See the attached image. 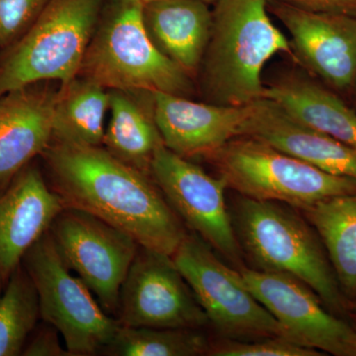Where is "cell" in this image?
I'll list each match as a JSON object with an SVG mask.
<instances>
[{
  "instance_id": "obj_1",
  "label": "cell",
  "mask_w": 356,
  "mask_h": 356,
  "mask_svg": "<svg viewBox=\"0 0 356 356\" xmlns=\"http://www.w3.org/2000/svg\"><path fill=\"white\" fill-rule=\"evenodd\" d=\"M51 188L65 208L84 211L132 236L140 247L175 254L187 235L184 222L153 178L102 146L58 142L44 152Z\"/></svg>"
},
{
  "instance_id": "obj_2",
  "label": "cell",
  "mask_w": 356,
  "mask_h": 356,
  "mask_svg": "<svg viewBox=\"0 0 356 356\" xmlns=\"http://www.w3.org/2000/svg\"><path fill=\"white\" fill-rule=\"evenodd\" d=\"M270 0H217L202 65L208 102L245 106L261 99L262 70L289 40L268 15Z\"/></svg>"
},
{
  "instance_id": "obj_3",
  "label": "cell",
  "mask_w": 356,
  "mask_h": 356,
  "mask_svg": "<svg viewBox=\"0 0 356 356\" xmlns=\"http://www.w3.org/2000/svg\"><path fill=\"white\" fill-rule=\"evenodd\" d=\"M142 0H105L79 76L108 90L188 97L191 76L158 50L147 34Z\"/></svg>"
},
{
  "instance_id": "obj_4",
  "label": "cell",
  "mask_w": 356,
  "mask_h": 356,
  "mask_svg": "<svg viewBox=\"0 0 356 356\" xmlns=\"http://www.w3.org/2000/svg\"><path fill=\"white\" fill-rule=\"evenodd\" d=\"M282 203L243 197L236 210V234L255 269L289 274L305 283L332 311L346 298L317 235Z\"/></svg>"
},
{
  "instance_id": "obj_5",
  "label": "cell",
  "mask_w": 356,
  "mask_h": 356,
  "mask_svg": "<svg viewBox=\"0 0 356 356\" xmlns=\"http://www.w3.org/2000/svg\"><path fill=\"white\" fill-rule=\"evenodd\" d=\"M227 187L243 197L302 211L321 201L356 193V180L321 170L262 140L240 136L210 154Z\"/></svg>"
},
{
  "instance_id": "obj_6",
  "label": "cell",
  "mask_w": 356,
  "mask_h": 356,
  "mask_svg": "<svg viewBox=\"0 0 356 356\" xmlns=\"http://www.w3.org/2000/svg\"><path fill=\"white\" fill-rule=\"evenodd\" d=\"M105 0H49L0 64V95L79 76Z\"/></svg>"
},
{
  "instance_id": "obj_7",
  "label": "cell",
  "mask_w": 356,
  "mask_h": 356,
  "mask_svg": "<svg viewBox=\"0 0 356 356\" xmlns=\"http://www.w3.org/2000/svg\"><path fill=\"white\" fill-rule=\"evenodd\" d=\"M23 267L38 293L40 313L63 337L70 355L106 350L121 329L79 277L70 273L49 231L23 257Z\"/></svg>"
},
{
  "instance_id": "obj_8",
  "label": "cell",
  "mask_w": 356,
  "mask_h": 356,
  "mask_svg": "<svg viewBox=\"0 0 356 356\" xmlns=\"http://www.w3.org/2000/svg\"><path fill=\"white\" fill-rule=\"evenodd\" d=\"M212 250L196 234H187L172 259L222 339L286 337L277 321L248 289L240 271L227 266Z\"/></svg>"
},
{
  "instance_id": "obj_9",
  "label": "cell",
  "mask_w": 356,
  "mask_h": 356,
  "mask_svg": "<svg viewBox=\"0 0 356 356\" xmlns=\"http://www.w3.org/2000/svg\"><path fill=\"white\" fill-rule=\"evenodd\" d=\"M49 234L65 264L79 274L103 310L117 315L122 285L139 243L125 232L74 208L58 213Z\"/></svg>"
},
{
  "instance_id": "obj_10",
  "label": "cell",
  "mask_w": 356,
  "mask_h": 356,
  "mask_svg": "<svg viewBox=\"0 0 356 356\" xmlns=\"http://www.w3.org/2000/svg\"><path fill=\"white\" fill-rule=\"evenodd\" d=\"M151 177L184 224L225 259L242 266V248L225 197L228 187L221 177H211L165 145L154 153Z\"/></svg>"
},
{
  "instance_id": "obj_11",
  "label": "cell",
  "mask_w": 356,
  "mask_h": 356,
  "mask_svg": "<svg viewBox=\"0 0 356 356\" xmlns=\"http://www.w3.org/2000/svg\"><path fill=\"white\" fill-rule=\"evenodd\" d=\"M117 315L123 327L199 330L209 324L172 255L143 247L122 285Z\"/></svg>"
},
{
  "instance_id": "obj_12",
  "label": "cell",
  "mask_w": 356,
  "mask_h": 356,
  "mask_svg": "<svg viewBox=\"0 0 356 356\" xmlns=\"http://www.w3.org/2000/svg\"><path fill=\"white\" fill-rule=\"evenodd\" d=\"M245 285L287 339L321 353L355 356L356 327L325 311L320 297L289 274L240 269Z\"/></svg>"
},
{
  "instance_id": "obj_13",
  "label": "cell",
  "mask_w": 356,
  "mask_h": 356,
  "mask_svg": "<svg viewBox=\"0 0 356 356\" xmlns=\"http://www.w3.org/2000/svg\"><path fill=\"white\" fill-rule=\"evenodd\" d=\"M271 9L286 28L290 46L306 69L337 90L356 79V14L314 13L273 1Z\"/></svg>"
},
{
  "instance_id": "obj_14",
  "label": "cell",
  "mask_w": 356,
  "mask_h": 356,
  "mask_svg": "<svg viewBox=\"0 0 356 356\" xmlns=\"http://www.w3.org/2000/svg\"><path fill=\"white\" fill-rule=\"evenodd\" d=\"M151 95L154 120L163 145L187 159H207L240 137L252 108V104L232 106L196 102L170 93Z\"/></svg>"
},
{
  "instance_id": "obj_15",
  "label": "cell",
  "mask_w": 356,
  "mask_h": 356,
  "mask_svg": "<svg viewBox=\"0 0 356 356\" xmlns=\"http://www.w3.org/2000/svg\"><path fill=\"white\" fill-rule=\"evenodd\" d=\"M64 209L36 168H24L0 194V275L10 277Z\"/></svg>"
},
{
  "instance_id": "obj_16",
  "label": "cell",
  "mask_w": 356,
  "mask_h": 356,
  "mask_svg": "<svg viewBox=\"0 0 356 356\" xmlns=\"http://www.w3.org/2000/svg\"><path fill=\"white\" fill-rule=\"evenodd\" d=\"M270 145L321 170L356 180V152L294 118L273 100L252 103L242 135Z\"/></svg>"
},
{
  "instance_id": "obj_17",
  "label": "cell",
  "mask_w": 356,
  "mask_h": 356,
  "mask_svg": "<svg viewBox=\"0 0 356 356\" xmlns=\"http://www.w3.org/2000/svg\"><path fill=\"white\" fill-rule=\"evenodd\" d=\"M31 86L0 95V189L6 188L54 139L56 93Z\"/></svg>"
},
{
  "instance_id": "obj_18",
  "label": "cell",
  "mask_w": 356,
  "mask_h": 356,
  "mask_svg": "<svg viewBox=\"0 0 356 356\" xmlns=\"http://www.w3.org/2000/svg\"><path fill=\"white\" fill-rule=\"evenodd\" d=\"M209 6L203 0H152L143 7L145 27L154 46L191 76L202 65L209 42Z\"/></svg>"
},
{
  "instance_id": "obj_19",
  "label": "cell",
  "mask_w": 356,
  "mask_h": 356,
  "mask_svg": "<svg viewBox=\"0 0 356 356\" xmlns=\"http://www.w3.org/2000/svg\"><path fill=\"white\" fill-rule=\"evenodd\" d=\"M262 97L356 152L355 112L321 84L306 77L287 76L266 86Z\"/></svg>"
},
{
  "instance_id": "obj_20",
  "label": "cell",
  "mask_w": 356,
  "mask_h": 356,
  "mask_svg": "<svg viewBox=\"0 0 356 356\" xmlns=\"http://www.w3.org/2000/svg\"><path fill=\"white\" fill-rule=\"evenodd\" d=\"M110 90L76 76L62 84L54 102V139L83 146H102Z\"/></svg>"
},
{
  "instance_id": "obj_21",
  "label": "cell",
  "mask_w": 356,
  "mask_h": 356,
  "mask_svg": "<svg viewBox=\"0 0 356 356\" xmlns=\"http://www.w3.org/2000/svg\"><path fill=\"white\" fill-rule=\"evenodd\" d=\"M303 212L322 241L341 291L356 297V193L321 201Z\"/></svg>"
},
{
  "instance_id": "obj_22",
  "label": "cell",
  "mask_w": 356,
  "mask_h": 356,
  "mask_svg": "<svg viewBox=\"0 0 356 356\" xmlns=\"http://www.w3.org/2000/svg\"><path fill=\"white\" fill-rule=\"evenodd\" d=\"M109 111L111 116L103 147L115 158L151 177L154 153L163 145L153 115H147L127 92L119 90H110Z\"/></svg>"
},
{
  "instance_id": "obj_23",
  "label": "cell",
  "mask_w": 356,
  "mask_h": 356,
  "mask_svg": "<svg viewBox=\"0 0 356 356\" xmlns=\"http://www.w3.org/2000/svg\"><path fill=\"white\" fill-rule=\"evenodd\" d=\"M40 313L38 293L24 267L18 266L0 297V356L22 355Z\"/></svg>"
},
{
  "instance_id": "obj_24",
  "label": "cell",
  "mask_w": 356,
  "mask_h": 356,
  "mask_svg": "<svg viewBox=\"0 0 356 356\" xmlns=\"http://www.w3.org/2000/svg\"><path fill=\"white\" fill-rule=\"evenodd\" d=\"M211 343L193 329L123 327L106 350L118 356L208 355Z\"/></svg>"
},
{
  "instance_id": "obj_25",
  "label": "cell",
  "mask_w": 356,
  "mask_h": 356,
  "mask_svg": "<svg viewBox=\"0 0 356 356\" xmlns=\"http://www.w3.org/2000/svg\"><path fill=\"white\" fill-rule=\"evenodd\" d=\"M208 355L213 356H320L321 351L307 348L286 337H271L254 341L222 339L211 344Z\"/></svg>"
},
{
  "instance_id": "obj_26",
  "label": "cell",
  "mask_w": 356,
  "mask_h": 356,
  "mask_svg": "<svg viewBox=\"0 0 356 356\" xmlns=\"http://www.w3.org/2000/svg\"><path fill=\"white\" fill-rule=\"evenodd\" d=\"M49 0H0V48L17 42Z\"/></svg>"
},
{
  "instance_id": "obj_27",
  "label": "cell",
  "mask_w": 356,
  "mask_h": 356,
  "mask_svg": "<svg viewBox=\"0 0 356 356\" xmlns=\"http://www.w3.org/2000/svg\"><path fill=\"white\" fill-rule=\"evenodd\" d=\"M58 332L53 325L40 330L29 346L22 351L23 355L28 356H67L70 355L58 339Z\"/></svg>"
},
{
  "instance_id": "obj_28",
  "label": "cell",
  "mask_w": 356,
  "mask_h": 356,
  "mask_svg": "<svg viewBox=\"0 0 356 356\" xmlns=\"http://www.w3.org/2000/svg\"><path fill=\"white\" fill-rule=\"evenodd\" d=\"M314 13L356 14V0H273Z\"/></svg>"
},
{
  "instance_id": "obj_29",
  "label": "cell",
  "mask_w": 356,
  "mask_h": 356,
  "mask_svg": "<svg viewBox=\"0 0 356 356\" xmlns=\"http://www.w3.org/2000/svg\"><path fill=\"white\" fill-rule=\"evenodd\" d=\"M152 1V0H142V2L146 3V2ZM203 1L207 2L208 4L216 3L217 0H203Z\"/></svg>"
},
{
  "instance_id": "obj_30",
  "label": "cell",
  "mask_w": 356,
  "mask_h": 356,
  "mask_svg": "<svg viewBox=\"0 0 356 356\" xmlns=\"http://www.w3.org/2000/svg\"><path fill=\"white\" fill-rule=\"evenodd\" d=\"M2 282H3V280H2L1 275H0V297H1V285Z\"/></svg>"
},
{
  "instance_id": "obj_31",
  "label": "cell",
  "mask_w": 356,
  "mask_h": 356,
  "mask_svg": "<svg viewBox=\"0 0 356 356\" xmlns=\"http://www.w3.org/2000/svg\"><path fill=\"white\" fill-rule=\"evenodd\" d=\"M353 88L355 89V93H356V79H355V84H353Z\"/></svg>"
},
{
  "instance_id": "obj_32",
  "label": "cell",
  "mask_w": 356,
  "mask_h": 356,
  "mask_svg": "<svg viewBox=\"0 0 356 356\" xmlns=\"http://www.w3.org/2000/svg\"><path fill=\"white\" fill-rule=\"evenodd\" d=\"M355 356H356V346H355Z\"/></svg>"
}]
</instances>
